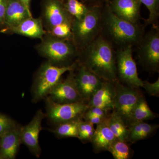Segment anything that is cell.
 Returning <instances> with one entry per match:
<instances>
[{
    "instance_id": "obj_27",
    "label": "cell",
    "mask_w": 159,
    "mask_h": 159,
    "mask_svg": "<svg viewBox=\"0 0 159 159\" xmlns=\"http://www.w3.org/2000/svg\"><path fill=\"white\" fill-rule=\"evenodd\" d=\"M94 124L81 119L78 125V138L84 144L91 142L95 132Z\"/></svg>"
},
{
    "instance_id": "obj_26",
    "label": "cell",
    "mask_w": 159,
    "mask_h": 159,
    "mask_svg": "<svg viewBox=\"0 0 159 159\" xmlns=\"http://www.w3.org/2000/svg\"><path fill=\"white\" fill-rule=\"evenodd\" d=\"M149 11V17L145 20L146 25L158 26L159 18V0H139Z\"/></svg>"
},
{
    "instance_id": "obj_16",
    "label": "cell",
    "mask_w": 159,
    "mask_h": 159,
    "mask_svg": "<svg viewBox=\"0 0 159 159\" xmlns=\"http://www.w3.org/2000/svg\"><path fill=\"white\" fill-rule=\"evenodd\" d=\"M21 127L16 125L0 136V157L1 159L16 158L21 144L20 132Z\"/></svg>"
},
{
    "instance_id": "obj_24",
    "label": "cell",
    "mask_w": 159,
    "mask_h": 159,
    "mask_svg": "<svg viewBox=\"0 0 159 159\" xmlns=\"http://www.w3.org/2000/svg\"><path fill=\"white\" fill-rule=\"evenodd\" d=\"M108 151L115 159H130L134 154L129 142L118 139L113 142Z\"/></svg>"
},
{
    "instance_id": "obj_17",
    "label": "cell",
    "mask_w": 159,
    "mask_h": 159,
    "mask_svg": "<svg viewBox=\"0 0 159 159\" xmlns=\"http://www.w3.org/2000/svg\"><path fill=\"white\" fill-rule=\"evenodd\" d=\"M108 118L97 125L92 138L91 143L95 153L108 151L111 145L117 139L109 127Z\"/></svg>"
},
{
    "instance_id": "obj_36",
    "label": "cell",
    "mask_w": 159,
    "mask_h": 159,
    "mask_svg": "<svg viewBox=\"0 0 159 159\" xmlns=\"http://www.w3.org/2000/svg\"><path fill=\"white\" fill-rule=\"evenodd\" d=\"M61 1H62V2H63V0H61Z\"/></svg>"
},
{
    "instance_id": "obj_25",
    "label": "cell",
    "mask_w": 159,
    "mask_h": 159,
    "mask_svg": "<svg viewBox=\"0 0 159 159\" xmlns=\"http://www.w3.org/2000/svg\"><path fill=\"white\" fill-rule=\"evenodd\" d=\"M63 2L67 11L74 19L82 18L89 9V6L79 0H63Z\"/></svg>"
},
{
    "instance_id": "obj_14",
    "label": "cell",
    "mask_w": 159,
    "mask_h": 159,
    "mask_svg": "<svg viewBox=\"0 0 159 159\" xmlns=\"http://www.w3.org/2000/svg\"><path fill=\"white\" fill-rule=\"evenodd\" d=\"M108 4L118 17L133 24H140L142 3L139 0H110Z\"/></svg>"
},
{
    "instance_id": "obj_30",
    "label": "cell",
    "mask_w": 159,
    "mask_h": 159,
    "mask_svg": "<svg viewBox=\"0 0 159 159\" xmlns=\"http://www.w3.org/2000/svg\"><path fill=\"white\" fill-rule=\"evenodd\" d=\"M147 93L150 96L158 97H159V78L154 83H150L148 81H143V86Z\"/></svg>"
},
{
    "instance_id": "obj_32",
    "label": "cell",
    "mask_w": 159,
    "mask_h": 159,
    "mask_svg": "<svg viewBox=\"0 0 159 159\" xmlns=\"http://www.w3.org/2000/svg\"><path fill=\"white\" fill-rule=\"evenodd\" d=\"M9 0H0V26L5 25V14Z\"/></svg>"
},
{
    "instance_id": "obj_21",
    "label": "cell",
    "mask_w": 159,
    "mask_h": 159,
    "mask_svg": "<svg viewBox=\"0 0 159 159\" xmlns=\"http://www.w3.org/2000/svg\"><path fill=\"white\" fill-rule=\"evenodd\" d=\"M157 117V115L150 109L145 97L143 95L140 97L134 108L130 125L135 122L152 120Z\"/></svg>"
},
{
    "instance_id": "obj_31",
    "label": "cell",
    "mask_w": 159,
    "mask_h": 159,
    "mask_svg": "<svg viewBox=\"0 0 159 159\" xmlns=\"http://www.w3.org/2000/svg\"><path fill=\"white\" fill-rule=\"evenodd\" d=\"M110 111L97 107H89L84 115L97 116L102 118H108L110 115Z\"/></svg>"
},
{
    "instance_id": "obj_4",
    "label": "cell",
    "mask_w": 159,
    "mask_h": 159,
    "mask_svg": "<svg viewBox=\"0 0 159 159\" xmlns=\"http://www.w3.org/2000/svg\"><path fill=\"white\" fill-rule=\"evenodd\" d=\"M37 49L49 61L60 66L73 64L74 62L72 61L79 54V49L72 40L61 39L52 35L43 40Z\"/></svg>"
},
{
    "instance_id": "obj_5",
    "label": "cell",
    "mask_w": 159,
    "mask_h": 159,
    "mask_svg": "<svg viewBox=\"0 0 159 159\" xmlns=\"http://www.w3.org/2000/svg\"><path fill=\"white\" fill-rule=\"evenodd\" d=\"M77 64V61L71 65L63 66L55 65L50 61L44 63L38 72L32 86V101L37 102L44 99L61 80L63 74L74 70Z\"/></svg>"
},
{
    "instance_id": "obj_2",
    "label": "cell",
    "mask_w": 159,
    "mask_h": 159,
    "mask_svg": "<svg viewBox=\"0 0 159 159\" xmlns=\"http://www.w3.org/2000/svg\"><path fill=\"white\" fill-rule=\"evenodd\" d=\"M145 33L141 24L129 22L114 14L108 3L102 6L101 34L113 46H136Z\"/></svg>"
},
{
    "instance_id": "obj_6",
    "label": "cell",
    "mask_w": 159,
    "mask_h": 159,
    "mask_svg": "<svg viewBox=\"0 0 159 159\" xmlns=\"http://www.w3.org/2000/svg\"><path fill=\"white\" fill-rule=\"evenodd\" d=\"M137 56L142 68L150 73L159 71V28L152 26L137 44Z\"/></svg>"
},
{
    "instance_id": "obj_20",
    "label": "cell",
    "mask_w": 159,
    "mask_h": 159,
    "mask_svg": "<svg viewBox=\"0 0 159 159\" xmlns=\"http://www.w3.org/2000/svg\"><path fill=\"white\" fill-rule=\"evenodd\" d=\"M158 124H148L145 122H135L128 127L129 132L126 142L135 143L153 136L158 128Z\"/></svg>"
},
{
    "instance_id": "obj_3",
    "label": "cell",
    "mask_w": 159,
    "mask_h": 159,
    "mask_svg": "<svg viewBox=\"0 0 159 159\" xmlns=\"http://www.w3.org/2000/svg\"><path fill=\"white\" fill-rule=\"evenodd\" d=\"M102 7L89 6V11L82 18L74 20L71 26L72 41L79 50L88 45L101 34Z\"/></svg>"
},
{
    "instance_id": "obj_37",
    "label": "cell",
    "mask_w": 159,
    "mask_h": 159,
    "mask_svg": "<svg viewBox=\"0 0 159 159\" xmlns=\"http://www.w3.org/2000/svg\"><path fill=\"white\" fill-rule=\"evenodd\" d=\"M0 159H1V157H0Z\"/></svg>"
},
{
    "instance_id": "obj_22",
    "label": "cell",
    "mask_w": 159,
    "mask_h": 159,
    "mask_svg": "<svg viewBox=\"0 0 159 159\" xmlns=\"http://www.w3.org/2000/svg\"><path fill=\"white\" fill-rule=\"evenodd\" d=\"M112 111L108 118L109 127L117 139L126 142L129 132L128 126L116 112Z\"/></svg>"
},
{
    "instance_id": "obj_1",
    "label": "cell",
    "mask_w": 159,
    "mask_h": 159,
    "mask_svg": "<svg viewBox=\"0 0 159 159\" xmlns=\"http://www.w3.org/2000/svg\"><path fill=\"white\" fill-rule=\"evenodd\" d=\"M113 46L102 34L79 51L77 63L103 80L118 81Z\"/></svg>"
},
{
    "instance_id": "obj_13",
    "label": "cell",
    "mask_w": 159,
    "mask_h": 159,
    "mask_svg": "<svg viewBox=\"0 0 159 159\" xmlns=\"http://www.w3.org/2000/svg\"><path fill=\"white\" fill-rule=\"evenodd\" d=\"M76 69L77 72H74V74L77 89L83 99L88 104L93 94L101 85L103 80L78 63Z\"/></svg>"
},
{
    "instance_id": "obj_23",
    "label": "cell",
    "mask_w": 159,
    "mask_h": 159,
    "mask_svg": "<svg viewBox=\"0 0 159 159\" xmlns=\"http://www.w3.org/2000/svg\"><path fill=\"white\" fill-rule=\"evenodd\" d=\"M81 119L64 122L56 125L53 133L59 139L68 138L78 139V125Z\"/></svg>"
},
{
    "instance_id": "obj_34",
    "label": "cell",
    "mask_w": 159,
    "mask_h": 159,
    "mask_svg": "<svg viewBox=\"0 0 159 159\" xmlns=\"http://www.w3.org/2000/svg\"><path fill=\"white\" fill-rule=\"evenodd\" d=\"M107 118H102L97 116H89V115H84L82 119L84 121H88L93 123V124L98 125L103 122L104 120Z\"/></svg>"
},
{
    "instance_id": "obj_9",
    "label": "cell",
    "mask_w": 159,
    "mask_h": 159,
    "mask_svg": "<svg viewBox=\"0 0 159 159\" xmlns=\"http://www.w3.org/2000/svg\"><path fill=\"white\" fill-rule=\"evenodd\" d=\"M116 95L114 100V111L121 117L128 127L131 123L134 108L143 94L140 89L133 88L119 81L114 82Z\"/></svg>"
},
{
    "instance_id": "obj_19",
    "label": "cell",
    "mask_w": 159,
    "mask_h": 159,
    "mask_svg": "<svg viewBox=\"0 0 159 159\" xmlns=\"http://www.w3.org/2000/svg\"><path fill=\"white\" fill-rule=\"evenodd\" d=\"M10 32L32 38L42 39L45 34L40 19L30 17L24 20L17 26L6 29Z\"/></svg>"
},
{
    "instance_id": "obj_33",
    "label": "cell",
    "mask_w": 159,
    "mask_h": 159,
    "mask_svg": "<svg viewBox=\"0 0 159 159\" xmlns=\"http://www.w3.org/2000/svg\"><path fill=\"white\" fill-rule=\"evenodd\" d=\"M88 6L102 7L108 2L110 0H79Z\"/></svg>"
},
{
    "instance_id": "obj_8",
    "label": "cell",
    "mask_w": 159,
    "mask_h": 159,
    "mask_svg": "<svg viewBox=\"0 0 159 159\" xmlns=\"http://www.w3.org/2000/svg\"><path fill=\"white\" fill-rule=\"evenodd\" d=\"M46 117L55 125L64 122L82 119L89 106L85 102L61 104L54 102L49 97L45 98Z\"/></svg>"
},
{
    "instance_id": "obj_18",
    "label": "cell",
    "mask_w": 159,
    "mask_h": 159,
    "mask_svg": "<svg viewBox=\"0 0 159 159\" xmlns=\"http://www.w3.org/2000/svg\"><path fill=\"white\" fill-rule=\"evenodd\" d=\"M29 11L20 0H9L5 18L6 29L17 26L24 20L32 17Z\"/></svg>"
},
{
    "instance_id": "obj_7",
    "label": "cell",
    "mask_w": 159,
    "mask_h": 159,
    "mask_svg": "<svg viewBox=\"0 0 159 159\" xmlns=\"http://www.w3.org/2000/svg\"><path fill=\"white\" fill-rule=\"evenodd\" d=\"M131 45L119 48L116 52L117 77L120 83L133 88L140 89L143 81L139 77L137 64L133 57Z\"/></svg>"
},
{
    "instance_id": "obj_28",
    "label": "cell",
    "mask_w": 159,
    "mask_h": 159,
    "mask_svg": "<svg viewBox=\"0 0 159 159\" xmlns=\"http://www.w3.org/2000/svg\"><path fill=\"white\" fill-rule=\"evenodd\" d=\"M71 26L72 24L70 23H63L55 26L50 30L51 35L61 39L72 40Z\"/></svg>"
},
{
    "instance_id": "obj_10",
    "label": "cell",
    "mask_w": 159,
    "mask_h": 159,
    "mask_svg": "<svg viewBox=\"0 0 159 159\" xmlns=\"http://www.w3.org/2000/svg\"><path fill=\"white\" fill-rule=\"evenodd\" d=\"M74 69L69 71L70 73L67 77L64 80H61L50 91L48 96L54 102L61 104L86 102L77 89Z\"/></svg>"
},
{
    "instance_id": "obj_11",
    "label": "cell",
    "mask_w": 159,
    "mask_h": 159,
    "mask_svg": "<svg viewBox=\"0 0 159 159\" xmlns=\"http://www.w3.org/2000/svg\"><path fill=\"white\" fill-rule=\"evenodd\" d=\"M46 115L40 109L27 125L20 128V137L21 144L25 145L34 156L39 158L41 152L39 138L42 129V123Z\"/></svg>"
},
{
    "instance_id": "obj_15",
    "label": "cell",
    "mask_w": 159,
    "mask_h": 159,
    "mask_svg": "<svg viewBox=\"0 0 159 159\" xmlns=\"http://www.w3.org/2000/svg\"><path fill=\"white\" fill-rule=\"evenodd\" d=\"M116 95V88L114 83L103 80L99 88L89 100L88 105L113 111Z\"/></svg>"
},
{
    "instance_id": "obj_29",
    "label": "cell",
    "mask_w": 159,
    "mask_h": 159,
    "mask_svg": "<svg viewBox=\"0 0 159 159\" xmlns=\"http://www.w3.org/2000/svg\"><path fill=\"white\" fill-rule=\"evenodd\" d=\"M16 125L15 122L11 118L0 113V136Z\"/></svg>"
},
{
    "instance_id": "obj_12",
    "label": "cell",
    "mask_w": 159,
    "mask_h": 159,
    "mask_svg": "<svg viewBox=\"0 0 159 159\" xmlns=\"http://www.w3.org/2000/svg\"><path fill=\"white\" fill-rule=\"evenodd\" d=\"M43 17L50 30L63 23L72 24L74 18L66 9L61 0H43Z\"/></svg>"
},
{
    "instance_id": "obj_35",
    "label": "cell",
    "mask_w": 159,
    "mask_h": 159,
    "mask_svg": "<svg viewBox=\"0 0 159 159\" xmlns=\"http://www.w3.org/2000/svg\"><path fill=\"white\" fill-rule=\"evenodd\" d=\"M23 5L25 6L26 9H28L29 11H31L30 10V2L31 0H20Z\"/></svg>"
}]
</instances>
